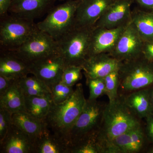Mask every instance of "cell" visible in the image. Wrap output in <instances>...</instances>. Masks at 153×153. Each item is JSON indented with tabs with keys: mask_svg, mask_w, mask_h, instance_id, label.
<instances>
[{
	"mask_svg": "<svg viewBox=\"0 0 153 153\" xmlns=\"http://www.w3.org/2000/svg\"><path fill=\"white\" fill-rule=\"evenodd\" d=\"M0 17L1 51L16 50L37 28L33 21L8 13Z\"/></svg>",
	"mask_w": 153,
	"mask_h": 153,
	"instance_id": "7",
	"label": "cell"
},
{
	"mask_svg": "<svg viewBox=\"0 0 153 153\" xmlns=\"http://www.w3.org/2000/svg\"><path fill=\"white\" fill-rule=\"evenodd\" d=\"M119 69L113 71L103 78L105 83V95L108 97V102L114 101L119 97L118 93L120 87Z\"/></svg>",
	"mask_w": 153,
	"mask_h": 153,
	"instance_id": "26",
	"label": "cell"
},
{
	"mask_svg": "<svg viewBox=\"0 0 153 153\" xmlns=\"http://www.w3.org/2000/svg\"><path fill=\"white\" fill-rule=\"evenodd\" d=\"M79 2L66 0L61 4L54 6L46 18L36 24L37 28L55 41H59L75 27V13Z\"/></svg>",
	"mask_w": 153,
	"mask_h": 153,
	"instance_id": "5",
	"label": "cell"
},
{
	"mask_svg": "<svg viewBox=\"0 0 153 153\" xmlns=\"http://www.w3.org/2000/svg\"><path fill=\"white\" fill-rule=\"evenodd\" d=\"M13 114L5 109L0 108V142L4 138L13 124Z\"/></svg>",
	"mask_w": 153,
	"mask_h": 153,
	"instance_id": "31",
	"label": "cell"
},
{
	"mask_svg": "<svg viewBox=\"0 0 153 153\" xmlns=\"http://www.w3.org/2000/svg\"><path fill=\"white\" fill-rule=\"evenodd\" d=\"M97 136L71 147L69 153H102L101 147L97 139Z\"/></svg>",
	"mask_w": 153,
	"mask_h": 153,
	"instance_id": "28",
	"label": "cell"
},
{
	"mask_svg": "<svg viewBox=\"0 0 153 153\" xmlns=\"http://www.w3.org/2000/svg\"><path fill=\"white\" fill-rule=\"evenodd\" d=\"M12 52L30 65L47 55L57 52V41L37 27L19 48Z\"/></svg>",
	"mask_w": 153,
	"mask_h": 153,
	"instance_id": "8",
	"label": "cell"
},
{
	"mask_svg": "<svg viewBox=\"0 0 153 153\" xmlns=\"http://www.w3.org/2000/svg\"><path fill=\"white\" fill-rule=\"evenodd\" d=\"M117 0H82L75 16V27L94 26L107 8Z\"/></svg>",
	"mask_w": 153,
	"mask_h": 153,
	"instance_id": "12",
	"label": "cell"
},
{
	"mask_svg": "<svg viewBox=\"0 0 153 153\" xmlns=\"http://www.w3.org/2000/svg\"><path fill=\"white\" fill-rule=\"evenodd\" d=\"M30 66L12 51H1L0 75L10 79H20L31 74Z\"/></svg>",
	"mask_w": 153,
	"mask_h": 153,
	"instance_id": "18",
	"label": "cell"
},
{
	"mask_svg": "<svg viewBox=\"0 0 153 153\" xmlns=\"http://www.w3.org/2000/svg\"><path fill=\"white\" fill-rule=\"evenodd\" d=\"M56 0H13L8 11L11 15L33 21L54 7Z\"/></svg>",
	"mask_w": 153,
	"mask_h": 153,
	"instance_id": "15",
	"label": "cell"
},
{
	"mask_svg": "<svg viewBox=\"0 0 153 153\" xmlns=\"http://www.w3.org/2000/svg\"><path fill=\"white\" fill-rule=\"evenodd\" d=\"M120 87L124 92L148 88L153 85V63L143 55L122 62L119 69Z\"/></svg>",
	"mask_w": 153,
	"mask_h": 153,
	"instance_id": "6",
	"label": "cell"
},
{
	"mask_svg": "<svg viewBox=\"0 0 153 153\" xmlns=\"http://www.w3.org/2000/svg\"><path fill=\"white\" fill-rule=\"evenodd\" d=\"M128 25L113 29L94 27L91 38L89 57L100 53L110 54Z\"/></svg>",
	"mask_w": 153,
	"mask_h": 153,
	"instance_id": "13",
	"label": "cell"
},
{
	"mask_svg": "<svg viewBox=\"0 0 153 153\" xmlns=\"http://www.w3.org/2000/svg\"><path fill=\"white\" fill-rule=\"evenodd\" d=\"M0 144L1 153H34L32 140L13 124Z\"/></svg>",
	"mask_w": 153,
	"mask_h": 153,
	"instance_id": "17",
	"label": "cell"
},
{
	"mask_svg": "<svg viewBox=\"0 0 153 153\" xmlns=\"http://www.w3.org/2000/svg\"><path fill=\"white\" fill-rule=\"evenodd\" d=\"M34 153H69L70 146L63 138L48 129L34 143Z\"/></svg>",
	"mask_w": 153,
	"mask_h": 153,
	"instance_id": "21",
	"label": "cell"
},
{
	"mask_svg": "<svg viewBox=\"0 0 153 153\" xmlns=\"http://www.w3.org/2000/svg\"><path fill=\"white\" fill-rule=\"evenodd\" d=\"M19 80H16L5 93L0 96V108L12 114L26 111L25 96Z\"/></svg>",
	"mask_w": 153,
	"mask_h": 153,
	"instance_id": "22",
	"label": "cell"
},
{
	"mask_svg": "<svg viewBox=\"0 0 153 153\" xmlns=\"http://www.w3.org/2000/svg\"><path fill=\"white\" fill-rule=\"evenodd\" d=\"M94 26L74 27L57 41V52L65 66L82 67L89 57L91 38Z\"/></svg>",
	"mask_w": 153,
	"mask_h": 153,
	"instance_id": "3",
	"label": "cell"
},
{
	"mask_svg": "<svg viewBox=\"0 0 153 153\" xmlns=\"http://www.w3.org/2000/svg\"><path fill=\"white\" fill-rule=\"evenodd\" d=\"M133 0H117L110 6L94 25L96 28L113 29L131 22V7Z\"/></svg>",
	"mask_w": 153,
	"mask_h": 153,
	"instance_id": "11",
	"label": "cell"
},
{
	"mask_svg": "<svg viewBox=\"0 0 153 153\" xmlns=\"http://www.w3.org/2000/svg\"><path fill=\"white\" fill-rule=\"evenodd\" d=\"M131 22L144 42L153 41V13L134 10L132 11Z\"/></svg>",
	"mask_w": 153,
	"mask_h": 153,
	"instance_id": "24",
	"label": "cell"
},
{
	"mask_svg": "<svg viewBox=\"0 0 153 153\" xmlns=\"http://www.w3.org/2000/svg\"><path fill=\"white\" fill-rule=\"evenodd\" d=\"M86 84L89 89L88 99L95 100L105 94V83L104 78H86Z\"/></svg>",
	"mask_w": 153,
	"mask_h": 153,
	"instance_id": "30",
	"label": "cell"
},
{
	"mask_svg": "<svg viewBox=\"0 0 153 153\" xmlns=\"http://www.w3.org/2000/svg\"><path fill=\"white\" fill-rule=\"evenodd\" d=\"M16 80L0 75V96L5 93Z\"/></svg>",
	"mask_w": 153,
	"mask_h": 153,
	"instance_id": "32",
	"label": "cell"
},
{
	"mask_svg": "<svg viewBox=\"0 0 153 153\" xmlns=\"http://www.w3.org/2000/svg\"><path fill=\"white\" fill-rule=\"evenodd\" d=\"M52 101L55 104L63 103L68 99L74 92L73 86H68L60 81L53 85L51 89Z\"/></svg>",
	"mask_w": 153,
	"mask_h": 153,
	"instance_id": "27",
	"label": "cell"
},
{
	"mask_svg": "<svg viewBox=\"0 0 153 153\" xmlns=\"http://www.w3.org/2000/svg\"><path fill=\"white\" fill-rule=\"evenodd\" d=\"M140 119L126 105L121 97L107 104L97 136L102 153L116 137L141 124Z\"/></svg>",
	"mask_w": 153,
	"mask_h": 153,
	"instance_id": "1",
	"label": "cell"
},
{
	"mask_svg": "<svg viewBox=\"0 0 153 153\" xmlns=\"http://www.w3.org/2000/svg\"><path fill=\"white\" fill-rule=\"evenodd\" d=\"M146 134L148 140L153 144V112L146 118Z\"/></svg>",
	"mask_w": 153,
	"mask_h": 153,
	"instance_id": "33",
	"label": "cell"
},
{
	"mask_svg": "<svg viewBox=\"0 0 153 153\" xmlns=\"http://www.w3.org/2000/svg\"><path fill=\"white\" fill-rule=\"evenodd\" d=\"M145 134L141 124L116 137L105 153H135L143 148Z\"/></svg>",
	"mask_w": 153,
	"mask_h": 153,
	"instance_id": "14",
	"label": "cell"
},
{
	"mask_svg": "<svg viewBox=\"0 0 153 153\" xmlns=\"http://www.w3.org/2000/svg\"><path fill=\"white\" fill-rule=\"evenodd\" d=\"M144 43L137 28L131 22L109 54L121 62L133 60L143 55Z\"/></svg>",
	"mask_w": 153,
	"mask_h": 153,
	"instance_id": "10",
	"label": "cell"
},
{
	"mask_svg": "<svg viewBox=\"0 0 153 153\" xmlns=\"http://www.w3.org/2000/svg\"><path fill=\"white\" fill-rule=\"evenodd\" d=\"M121 63L108 53H100L88 57L82 68L86 78H104L118 70Z\"/></svg>",
	"mask_w": 153,
	"mask_h": 153,
	"instance_id": "16",
	"label": "cell"
},
{
	"mask_svg": "<svg viewBox=\"0 0 153 153\" xmlns=\"http://www.w3.org/2000/svg\"><path fill=\"white\" fill-rule=\"evenodd\" d=\"M64 1H65V0H64ZM76 1H82V0H76Z\"/></svg>",
	"mask_w": 153,
	"mask_h": 153,
	"instance_id": "39",
	"label": "cell"
},
{
	"mask_svg": "<svg viewBox=\"0 0 153 153\" xmlns=\"http://www.w3.org/2000/svg\"><path fill=\"white\" fill-rule=\"evenodd\" d=\"M12 1L13 0H0V16L8 13Z\"/></svg>",
	"mask_w": 153,
	"mask_h": 153,
	"instance_id": "36",
	"label": "cell"
},
{
	"mask_svg": "<svg viewBox=\"0 0 153 153\" xmlns=\"http://www.w3.org/2000/svg\"><path fill=\"white\" fill-rule=\"evenodd\" d=\"M52 103L51 94L44 96L25 97L26 112L41 120L44 121Z\"/></svg>",
	"mask_w": 153,
	"mask_h": 153,
	"instance_id": "23",
	"label": "cell"
},
{
	"mask_svg": "<svg viewBox=\"0 0 153 153\" xmlns=\"http://www.w3.org/2000/svg\"><path fill=\"white\" fill-rule=\"evenodd\" d=\"M19 82L25 97L44 96L51 94L49 87L34 75L20 78Z\"/></svg>",
	"mask_w": 153,
	"mask_h": 153,
	"instance_id": "25",
	"label": "cell"
},
{
	"mask_svg": "<svg viewBox=\"0 0 153 153\" xmlns=\"http://www.w3.org/2000/svg\"><path fill=\"white\" fill-rule=\"evenodd\" d=\"M86 102L82 85L78 84L73 94L66 101L59 104L53 102L44 120L48 128L67 142L69 132L82 112Z\"/></svg>",
	"mask_w": 153,
	"mask_h": 153,
	"instance_id": "2",
	"label": "cell"
},
{
	"mask_svg": "<svg viewBox=\"0 0 153 153\" xmlns=\"http://www.w3.org/2000/svg\"><path fill=\"white\" fill-rule=\"evenodd\" d=\"M142 10L153 13V0H133Z\"/></svg>",
	"mask_w": 153,
	"mask_h": 153,
	"instance_id": "35",
	"label": "cell"
},
{
	"mask_svg": "<svg viewBox=\"0 0 153 153\" xmlns=\"http://www.w3.org/2000/svg\"><path fill=\"white\" fill-rule=\"evenodd\" d=\"M107 104L88 99L82 112L69 132L67 142L70 148L97 135Z\"/></svg>",
	"mask_w": 153,
	"mask_h": 153,
	"instance_id": "4",
	"label": "cell"
},
{
	"mask_svg": "<svg viewBox=\"0 0 153 153\" xmlns=\"http://www.w3.org/2000/svg\"><path fill=\"white\" fill-rule=\"evenodd\" d=\"M30 65L31 74L44 82L50 89L61 81L65 67L64 60L58 52L47 55Z\"/></svg>",
	"mask_w": 153,
	"mask_h": 153,
	"instance_id": "9",
	"label": "cell"
},
{
	"mask_svg": "<svg viewBox=\"0 0 153 153\" xmlns=\"http://www.w3.org/2000/svg\"><path fill=\"white\" fill-rule=\"evenodd\" d=\"M82 68L81 66H65L62 75L61 82L68 86H73L81 79Z\"/></svg>",
	"mask_w": 153,
	"mask_h": 153,
	"instance_id": "29",
	"label": "cell"
},
{
	"mask_svg": "<svg viewBox=\"0 0 153 153\" xmlns=\"http://www.w3.org/2000/svg\"><path fill=\"white\" fill-rule=\"evenodd\" d=\"M121 97L126 105L140 119H146L152 113L149 88L135 91Z\"/></svg>",
	"mask_w": 153,
	"mask_h": 153,
	"instance_id": "19",
	"label": "cell"
},
{
	"mask_svg": "<svg viewBox=\"0 0 153 153\" xmlns=\"http://www.w3.org/2000/svg\"><path fill=\"white\" fill-rule=\"evenodd\" d=\"M143 55L147 60H153V41L145 42L143 49Z\"/></svg>",
	"mask_w": 153,
	"mask_h": 153,
	"instance_id": "34",
	"label": "cell"
},
{
	"mask_svg": "<svg viewBox=\"0 0 153 153\" xmlns=\"http://www.w3.org/2000/svg\"><path fill=\"white\" fill-rule=\"evenodd\" d=\"M149 91L151 105H152V112H153V87L149 88Z\"/></svg>",
	"mask_w": 153,
	"mask_h": 153,
	"instance_id": "37",
	"label": "cell"
},
{
	"mask_svg": "<svg viewBox=\"0 0 153 153\" xmlns=\"http://www.w3.org/2000/svg\"><path fill=\"white\" fill-rule=\"evenodd\" d=\"M56 1H57V0H56ZM58 1H64V0H58Z\"/></svg>",
	"mask_w": 153,
	"mask_h": 153,
	"instance_id": "38",
	"label": "cell"
},
{
	"mask_svg": "<svg viewBox=\"0 0 153 153\" xmlns=\"http://www.w3.org/2000/svg\"><path fill=\"white\" fill-rule=\"evenodd\" d=\"M13 124L30 137L33 144L49 129L44 120L36 118L26 111L13 114Z\"/></svg>",
	"mask_w": 153,
	"mask_h": 153,
	"instance_id": "20",
	"label": "cell"
}]
</instances>
